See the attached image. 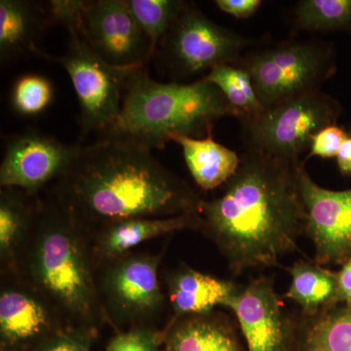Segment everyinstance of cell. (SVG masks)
Masks as SVG:
<instances>
[{"instance_id": "cell-13", "label": "cell", "mask_w": 351, "mask_h": 351, "mask_svg": "<svg viewBox=\"0 0 351 351\" xmlns=\"http://www.w3.org/2000/svg\"><path fill=\"white\" fill-rule=\"evenodd\" d=\"M299 184L306 212V233L313 240L315 262L343 265L351 256V189L330 191L299 170Z\"/></svg>"}, {"instance_id": "cell-31", "label": "cell", "mask_w": 351, "mask_h": 351, "mask_svg": "<svg viewBox=\"0 0 351 351\" xmlns=\"http://www.w3.org/2000/svg\"><path fill=\"white\" fill-rule=\"evenodd\" d=\"M337 304H351V256L338 272Z\"/></svg>"}, {"instance_id": "cell-18", "label": "cell", "mask_w": 351, "mask_h": 351, "mask_svg": "<svg viewBox=\"0 0 351 351\" xmlns=\"http://www.w3.org/2000/svg\"><path fill=\"white\" fill-rule=\"evenodd\" d=\"M295 316L291 351H351V304Z\"/></svg>"}, {"instance_id": "cell-8", "label": "cell", "mask_w": 351, "mask_h": 351, "mask_svg": "<svg viewBox=\"0 0 351 351\" xmlns=\"http://www.w3.org/2000/svg\"><path fill=\"white\" fill-rule=\"evenodd\" d=\"M250 39L212 22L186 3L156 54L175 75H195L221 64H239Z\"/></svg>"}, {"instance_id": "cell-33", "label": "cell", "mask_w": 351, "mask_h": 351, "mask_svg": "<svg viewBox=\"0 0 351 351\" xmlns=\"http://www.w3.org/2000/svg\"><path fill=\"white\" fill-rule=\"evenodd\" d=\"M1 351H9L6 348H2Z\"/></svg>"}, {"instance_id": "cell-21", "label": "cell", "mask_w": 351, "mask_h": 351, "mask_svg": "<svg viewBox=\"0 0 351 351\" xmlns=\"http://www.w3.org/2000/svg\"><path fill=\"white\" fill-rule=\"evenodd\" d=\"M36 196L13 188L0 191V258L6 269L17 270L18 260L31 232Z\"/></svg>"}, {"instance_id": "cell-32", "label": "cell", "mask_w": 351, "mask_h": 351, "mask_svg": "<svg viewBox=\"0 0 351 351\" xmlns=\"http://www.w3.org/2000/svg\"><path fill=\"white\" fill-rule=\"evenodd\" d=\"M337 163L341 174L351 176V137L346 138L341 145L337 156Z\"/></svg>"}, {"instance_id": "cell-9", "label": "cell", "mask_w": 351, "mask_h": 351, "mask_svg": "<svg viewBox=\"0 0 351 351\" xmlns=\"http://www.w3.org/2000/svg\"><path fill=\"white\" fill-rule=\"evenodd\" d=\"M161 256L128 253L101 263L97 286L106 317L115 324H134L160 313L165 295L159 280Z\"/></svg>"}, {"instance_id": "cell-20", "label": "cell", "mask_w": 351, "mask_h": 351, "mask_svg": "<svg viewBox=\"0 0 351 351\" xmlns=\"http://www.w3.org/2000/svg\"><path fill=\"white\" fill-rule=\"evenodd\" d=\"M166 351H240L228 318L213 311L173 320Z\"/></svg>"}, {"instance_id": "cell-1", "label": "cell", "mask_w": 351, "mask_h": 351, "mask_svg": "<svg viewBox=\"0 0 351 351\" xmlns=\"http://www.w3.org/2000/svg\"><path fill=\"white\" fill-rule=\"evenodd\" d=\"M239 170L221 195L203 200L199 230L213 240L233 276L280 267L306 232V212L299 184L304 164L246 149Z\"/></svg>"}, {"instance_id": "cell-2", "label": "cell", "mask_w": 351, "mask_h": 351, "mask_svg": "<svg viewBox=\"0 0 351 351\" xmlns=\"http://www.w3.org/2000/svg\"><path fill=\"white\" fill-rule=\"evenodd\" d=\"M152 151L117 136L83 145L52 193L88 234L130 219L198 213L203 199Z\"/></svg>"}, {"instance_id": "cell-22", "label": "cell", "mask_w": 351, "mask_h": 351, "mask_svg": "<svg viewBox=\"0 0 351 351\" xmlns=\"http://www.w3.org/2000/svg\"><path fill=\"white\" fill-rule=\"evenodd\" d=\"M286 270L291 274L292 282L283 298L299 304L302 313H316L336 304L338 272L306 261H300Z\"/></svg>"}, {"instance_id": "cell-12", "label": "cell", "mask_w": 351, "mask_h": 351, "mask_svg": "<svg viewBox=\"0 0 351 351\" xmlns=\"http://www.w3.org/2000/svg\"><path fill=\"white\" fill-rule=\"evenodd\" d=\"M269 277L253 279L226 302L239 320L249 351H291L295 316L286 311Z\"/></svg>"}, {"instance_id": "cell-17", "label": "cell", "mask_w": 351, "mask_h": 351, "mask_svg": "<svg viewBox=\"0 0 351 351\" xmlns=\"http://www.w3.org/2000/svg\"><path fill=\"white\" fill-rule=\"evenodd\" d=\"M168 292L174 317L201 315L223 306L239 287L230 281L201 274L191 267H180L167 278Z\"/></svg>"}, {"instance_id": "cell-5", "label": "cell", "mask_w": 351, "mask_h": 351, "mask_svg": "<svg viewBox=\"0 0 351 351\" xmlns=\"http://www.w3.org/2000/svg\"><path fill=\"white\" fill-rule=\"evenodd\" d=\"M82 12L60 22L69 32L66 52L55 57L41 51L38 57L62 64L69 73L80 103L82 135L99 133L101 136L117 121L127 78L136 68L110 66L94 52L77 27Z\"/></svg>"}, {"instance_id": "cell-6", "label": "cell", "mask_w": 351, "mask_h": 351, "mask_svg": "<svg viewBox=\"0 0 351 351\" xmlns=\"http://www.w3.org/2000/svg\"><path fill=\"white\" fill-rule=\"evenodd\" d=\"M341 112L338 101L329 95L320 90L307 92L241 122L245 144L252 151L301 165L313 136L336 124Z\"/></svg>"}, {"instance_id": "cell-7", "label": "cell", "mask_w": 351, "mask_h": 351, "mask_svg": "<svg viewBox=\"0 0 351 351\" xmlns=\"http://www.w3.org/2000/svg\"><path fill=\"white\" fill-rule=\"evenodd\" d=\"M248 71L265 110L307 92L334 75L331 46L317 40H291L267 46L247 55Z\"/></svg>"}, {"instance_id": "cell-26", "label": "cell", "mask_w": 351, "mask_h": 351, "mask_svg": "<svg viewBox=\"0 0 351 351\" xmlns=\"http://www.w3.org/2000/svg\"><path fill=\"white\" fill-rule=\"evenodd\" d=\"M54 99V87L45 76L25 73L14 83L11 107L23 117H36L46 110Z\"/></svg>"}, {"instance_id": "cell-30", "label": "cell", "mask_w": 351, "mask_h": 351, "mask_svg": "<svg viewBox=\"0 0 351 351\" xmlns=\"http://www.w3.org/2000/svg\"><path fill=\"white\" fill-rule=\"evenodd\" d=\"M215 3L223 13L237 19H247L257 12L263 2L261 0H217Z\"/></svg>"}, {"instance_id": "cell-15", "label": "cell", "mask_w": 351, "mask_h": 351, "mask_svg": "<svg viewBox=\"0 0 351 351\" xmlns=\"http://www.w3.org/2000/svg\"><path fill=\"white\" fill-rule=\"evenodd\" d=\"M59 319L49 304L29 285L5 287L0 294V335L8 345L40 337Z\"/></svg>"}, {"instance_id": "cell-19", "label": "cell", "mask_w": 351, "mask_h": 351, "mask_svg": "<svg viewBox=\"0 0 351 351\" xmlns=\"http://www.w3.org/2000/svg\"><path fill=\"white\" fill-rule=\"evenodd\" d=\"M171 142L181 145L189 171L203 191H213L225 184L241 162L237 152L216 142L213 134L205 138L175 135Z\"/></svg>"}, {"instance_id": "cell-28", "label": "cell", "mask_w": 351, "mask_h": 351, "mask_svg": "<svg viewBox=\"0 0 351 351\" xmlns=\"http://www.w3.org/2000/svg\"><path fill=\"white\" fill-rule=\"evenodd\" d=\"M105 351H161L158 335L149 328H134L117 335Z\"/></svg>"}, {"instance_id": "cell-11", "label": "cell", "mask_w": 351, "mask_h": 351, "mask_svg": "<svg viewBox=\"0 0 351 351\" xmlns=\"http://www.w3.org/2000/svg\"><path fill=\"white\" fill-rule=\"evenodd\" d=\"M77 27L90 47L117 68H141L152 59L149 39L127 0L85 1Z\"/></svg>"}, {"instance_id": "cell-4", "label": "cell", "mask_w": 351, "mask_h": 351, "mask_svg": "<svg viewBox=\"0 0 351 351\" xmlns=\"http://www.w3.org/2000/svg\"><path fill=\"white\" fill-rule=\"evenodd\" d=\"M237 117L223 94L202 78L163 83L149 77L145 66L127 78L119 117L103 135L117 136L151 149H163L175 135L205 138L223 117Z\"/></svg>"}, {"instance_id": "cell-25", "label": "cell", "mask_w": 351, "mask_h": 351, "mask_svg": "<svg viewBox=\"0 0 351 351\" xmlns=\"http://www.w3.org/2000/svg\"><path fill=\"white\" fill-rule=\"evenodd\" d=\"M134 18L149 39L152 57L186 2L179 0H127Z\"/></svg>"}, {"instance_id": "cell-24", "label": "cell", "mask_w": 351, "mask_h": 351, "mask_svg": "<svg viewBox=\"0 0 351 351\" xmlns=\"http://www.w3.org/2000/svg\"><path fill=\"white\" fill-rule=\"evenodd\" d=\"M294 22L302 31H350L351 0H302L295 7Z\"/></svg>"}, {"instance_id": "cell-3", "label": "cell", "mask_w": 351, "mask_h": 351, "mask_svg": "<svg viewBox=\"0 0 351 351\" xmlns=\"http://www.w3.org/2000/svg\"><path fill=\"white\" fill-rule=\"evenodd\" d=\"M20 265L25 284L49 304L59 319L83 327L107 319L89 234L53 193L45 200L36 198L34 223L17 269Z\"/></svg>"}, {"instance_id": "cell-14", "label": "cell", "mask_w": 351, "mask_h": 351, "mask_svg": "<svg viewBox=\"0 0 351 351\" xmlns=\"http://www.w3.org/2000/svg\"><path fill=\"white\" fill-rule=\"evenodd\" d=\"M198 213L170 218L130 219L117 221L89 234L95 262L107 263L130 253L132 249L147 240L191 228L199 230Z\"/></svg>"}, {"instance_id": "cell-10", "label": "cell", "mask_w": 351, "mask_h": 351, "mask_svg": "<svg viewBox=\"0 0 351 351\" xmlns=\"http://www.w3.org/2000/svg\"><path fill=\"white\" fill-rule=\"evenodd\" d=\"M82 147L66 144L36 129L11 136L0 165V186L21 189L36 197L69 170Z\"/></svg>"}, {"instance_id": "cell-23", "label": "cell", "mask_w": 351, "mask_h": 351, "mask_svg": "<svg viewBox=\"0 0 351 351\" xmlns=\"http://www.w3.org/2000/svg\"><path fill=\"white\" fill-rule=\"evenodd\" d=\"M202 80L218 88L239 113L241 122L255 119L265 110L256 93L250 73L240 64L215 66Z\"/></svg>"}, {"instance_id": "cell-29", "label": "cell", "mask_w": 351, "mask_h": 351, "mask_svg": "<svg viewBox=\"0 0 351 351\" xmlns=\"http://www.w3.org/2000/svg\"><path fill=\"white\" fill-rule=\"evenodd\" d=\"M348 138L346 132L337 124L325 127L313 136L306 159L314 156L321 157V158L337 157L341 145Z\"/></svg>"}, {"instance_id": "cell-16", "label": "cell", "mask_w": 351, "mask_h": 351, "mask_svg": "<svg viewBox=\"0 0 351 351\" xmlns=\"http://www.w3.org/2000/svg\"><path fill=\"white\" fill-rule=\"evenodd\" d=\"M51 23L46 5L27 0L0 1V60L9 63L24 55H38V36Z\"/></svg>"}, {"instance_id": "cell-27", "label": "cell", "mask_w": 351, "mask_h": 351, "mask_svg": "<svg viewBox=\"0 0 351 351\" xmlns=\"http://www.w3.org/2000/svg\"><path fill=\"white\" fill-rule=\"evenodd\" d=\"M93 328L75 326L54 332L38 351H92Z\"/></svg>"}]
</instances>
